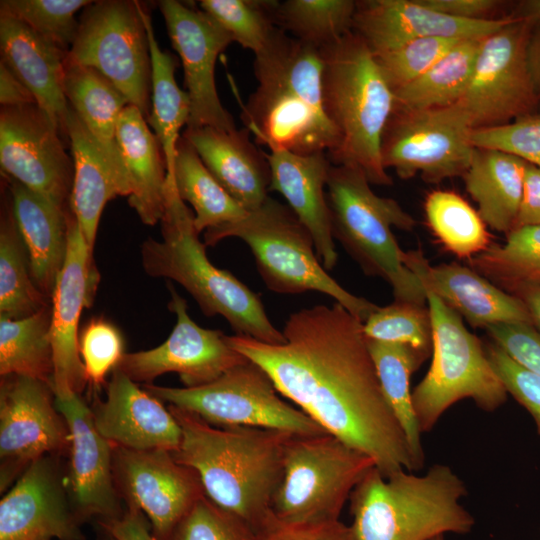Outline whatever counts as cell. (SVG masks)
<instances>
[{
  "mask_svg": "<svg viewBox=\"0 0 540 540\" xmlns=\"http://www.w3.org/2000/svg\"><path fill=\"white\" fill-rule=\"evenodd\" d=\"M282 333L281 344L236 334L228 342L327 433L370 456L384 476L415 471L383 395L363 322L335 302L291 314Z\"/></svg>",
  "mask_w": 540,
  "mask_h": 540,
  "instance_id": "6da1fadb",
  "label": "cell"
},
{
  "mask_svg": "<svg viewBox=\"0 0 540 540\" xmlns=\"http://www.w3.org/2000/svg\"><path fill=\"white\" fill-rule=\"evenodd\" d=\"M167 407L182 432L174 458L198 474L209 499L254 531L272 509L286 446L294 434L259 427H216L192 412Z\"/></svg>",
  "mask_w": 540,
  "mask_h": 540,
  "instance_id": "7a4b0ae2",
  "label": "cell"
},
{
  "mask_svg": "<svg viewBox=\"0 0 540 540\" xmlns=\"http://www.w3.org/2000/svg\"><path fill=\"white\" fill-rule=\"evenodd\" d=\"M253 68L258 86L241 117L256 142L269 150L332 155L339 135L324 108L321 51L279 29Z\"/></svg>",
  "mask_w": 540,
  "mask_h": 540,
  "instance_id": "3957f363",
  "label": "cell"
},
{
  "mask_svg": "<svg viewBox=\"0 0 540 540\" xmlns=\"http://www.w3.org/2000/svg\"><path fill=\"white\" fill-rule=\"evenodd\" d=\"M160 224L162 239L148 238L140 248L147 275L182 285L207 317L221 315L236 335L268 344L285 342L283 333L269 320L259 295L208 259L206 245L194 225V213L168 177Z\"/></svg>",
  "mask_w": 540,
  "mask_h": 540,
  "instance_id": "277c9868",
  "label": "cell"
},
{
  "mask_svg": "<svg viewBox=\"0 0 540 540\" xmlns=\"http://www.w3.org/2000/svg\"><path fill=\"white\" fill-rule=\"evenodd\" d=\"M464 481L446 464L422 475L399 470L387 476L374 466L349 502L355 540H430L446 533L468 534L473 515L461 505Z\"/></svg>",
  "mask_w": 540,
  "mask_h": 540,
  "instance_id": "5b68a950",
  "label": "cell"
},
{
  "mask_svg": "<svg viewBox=\"0 0 540 540\" xmlns=\"http://www.w3.org/2000/svg\"><path fill=\"white\" fill-rule=\"evenodd\" d=\"M320 51L324 108L339 135L338 148L328 158L334 165L361 169L371 184L391 185L381 142L394 110L393 89L353 30Z\"/></svg>",
  "mask_w": 540,
  "mask_h": 540,
  "instance_id": "8992f818",
  "label": "cell"
},
{
  "mask_svg": "<svg viewBox=\"0 0 540 540\" xmlns=\"http://www.w3.org/2000/svg\"><path fill=\"white\" fill-rule=\"evenodd\" d=\"M364 172L350 165H334L327 179V202L332 233L370 276L384 279L395 300L427 303L420 279L405 265V251L392 227L411 231L416 221L394 199L374 193Z\"/></svg>",
  "mask_w": 540,
  "mask_h": 540,
  "instance_id": "52a82bcc",
  "label": "cell"
},
{
  "mask_svg": "<svg viewBox=\"0 0 540 540\" xmlns=\"http://www.w3.org/2000/svg\"><path fill=\"white\" fill-rule=\"evenodd\" d=\"M229 237L249 246L261 278L273 292L317 291L333 298L363 323L378 308L344 289L327 273L310 232L288 205L268 196L241 220L204 232V244L214 246Z\"/></svg>",
  "mask_w": 540,
  "mask_h": 540,
  "instance_id": "ba28073f",
  "label": "cell"
},
{
  "mask_svg": "<svg viewBox=\"0 0 540 540\" xmlns=\"http://www.w3.org/2000/svg\"><path fill=\"white\" fill-rule=\"evenodd\" d=\"M426 296L432 321V362L412 391L421 433L430 432L460 400L471 399L483 411L493 412L508 396L480 340L437 296L427 290Z\"/></svg>",
  "mask_w": 540,
  "mask_h": 540,
  "instance_id": "9c48e42d",
  "label": "cell"
},
{
  "mask_svg": "<svg viewBox=\"0 0 540 540\" xmlns=\"http://www.w3.org/2000/svg\"><path fill=\"white\" fill-rule=\"evenodd\" d=\"M374 466L370 456L329 433L294 434L272 511L295 522L339 519L355 486Z\"/></svg>",
  "mask_w": 540,
  "mask_h": 540,
  "instance_id": "30bf717a",
  "label": "cell"
},
{
  "mask_svg": "<svg viewBox=\"0 0 540 540\" xmlns=\"http://www.w3.org/2000/svg\"><path fill=\"white\" fill-rule=\"evenodd\" d=\"M143 388L160 401L192 412L216 427H259L306 436L327 433L305 412L283 400L266 371L249 359L203 386L177 388L150 383Z\"/></svg>",
  "mask_w": 540,
  "mask_h": 540,
  "instance_id": "8fae6325",
  "label": "cell"
},
{
  "mask_svg": "<svg viewBox=\"0 0 540 540\" xmlns=\"http://www.w3.org/2000/svg\"><path fill=\"white\" fill-rule=\"evenodd\" d=\"M139 1H96L83 11L66 59L93 68L147 118L152 65Z\"/></svg>",
  "mask_w": 540,
  "mask_h": 540,
  "instance_id": "7c38bea8",
  "label": "cell"
},
{
  "mask_svg": "<svg viewBox=\"0 0 540 540\" xmlns=\"http://www.w3.org/2000/svg\"><path fill=\"white\" fill-rule=\"evenodd\" d=\"M473 127L461 102L425 110L394 109L381 142L384 168L402 179L429 183L463 176L475 147Z\"/></svg>",
  "mask_w": 540,
  "mask_h": 540,
  "instance_id": "4fadbf2b",
  "label": "cell"
},
{
  "mask_svg": "<svg viewBox=\"0 0 540 540\" xmlns=\"http://www.w3.org/2000/svg\"><path fill=\"white\" fill-rule=\"evenodd\" d=\"M531 25V21L513 16L482 39L471 81L460 100L473 129L503 125L537 113L527 60Z\"/></svg>",
  "mask_w": 540,
  "mask_h": 540,
  "instance_id": "5bb4252c",
  "label": "cell"
},
{
  "mask_svg": "<svg viewBox=\"0 0 540 540\" xmlns=\"http://www.w3.org/2000/svg\"><path fill=\"white\" fill-rule=\"evenodd\" d=\"M69 426L57 409L51 384L20 375L1 377L0 492H6L35 460L68 455Z\"/></svg>",
  "mask_w": 540,
  "mask_h": 540,
  "instance_id": "9a60e30c",
  "label": "cell"
},
{
  "mask_svg": "<svg viewBox=\"0 0 540 540\" xmlns=\"http://www.w3.org/2000/svg\"><path fill=\"white\" fill-rule=\"evenodd\" d=\"M169 309L176 324L159 346L125 353L117 368L136 383L150 384L160 375L174 372L185 387L209 384L231 368L248 360L228 342L222 331L200 327L190 317L186 300L173 286Z\"/></svg>",
  "mask_w": 540,
  "mask_h": 540,
  "instance_id": "2e32d148",
  "label": "cell"
},
{
  "mask_svg": "<svg viewBox=\"0 0 540 540\" xmlns=\"http://www.w3.org/2000/svg\"><path fill=\"white\" fill-rule=\"evenodd\" d=\"M113 473L127 507L146 516L159 540H167L195 502L206 495L198 474L165 449L114 446Z\"/></svg>",
  "mask_w": 540,
  "mask_h": 540,
  "instance_id": "e0dca14e",
  "label": "cell"
},
{
  "mask_svg": "<svg viewBox=\"0 0 540 540\" xmlns=\"http://www.w3.org/2000/svg\"><path fill=\"white\" fill-rule=\"evenodd\" d=\"M0 163L11 179L67 209L73 160L59 129L36 104L1 108Z\"/></svg>",
  "mask_w": 540,
  "mask_h": 540,
  "instance_id": "ac0fdd59",
  "label": "cell"
},
{
  "mask_svg": "<svg viewBox=\"0 0 540 540\" xmlns=\"http://www.w3.org/2000/svg\"><path fill=\"white\" fill-rule=\"evenodd\" d=\"M82 524L59 455L32 462L0 501V540H86Z\"/></svg>",
  "mask_w": 540,
  "mask_h": 540,
  "instance_id": "d6986e66",
  "label": "cell"
},
{
  "mask_svg": "<svg viewBox=\"0 0 540 540\" xmlns=\"http://www.w3.org/2000/svg\"><path fill=\"white\" fill-rule=\"evenodd\" d=\"M159 7L184 70L190 99L187 128L236 129L232 115L218 96L214 73L218 56L233 42L232 38L202 10L176 0H162Z\"/></svg>",
  "mask_w": 540,
  "mask_h": 540,
  "instance_id": "ffe728a7",
  "label": "cell"
},
{
  "mask_svg": "<svg viewBox=\"0 0 540 540\" xmlns=\"http://www.w3.org/2000/svg\"><path fill=\"white\" fill-rule=\"evenodd\" d=\"M98 281L93 251L69 211L67 255L51 297L52 388L55 395H81L87 385L79 353L78 326L82 311L92 304Z\"/></svg>",
  "mask_w": 540,
  "mask_h": 540,
  "instance_id": "44dd1931",
  "label": "cell"
},
{
  "mask_svg": "<svg viewBox=\"0 0 540 540\" xmlns=\"http://www.w3.org/2000/svg\"><path fill=\"white\" fill-rule=\"evenodd\" d=\"M55 402L70 430L67 483L78 517L82 523L121 517L122 498L113 473L114 445L99 433L80 394L55 395Z\"/></svg>",
  "mask_w": 540,
  "mask_h": 540,
  "instance_id": "7402d4cb",
  "label": "cell"
},
{
  "mask_svg": "<svg viewBox=\"0 0 540 540\" xmlns=\"http://www.w3.org/2000/svg\"><path fill=\"white\" fill-rule=\"evenodd\" d=\"M512 17L465 20L437 12L419 0H363L356 1L352 30L377 54L421 38H485Z\"/></svg>",
  "mask_w": 540,
  "mask_h": 540,
  "instance_id": "603a6c76",
  "label": "cell"
},
{
  "mask_svg": "<svg viewBox=\"0 0 540 540\" xmlns=\"http://www.w3.org/2000/svg\"><path fill=\"white\" fill-rule=\"evenodd\" d=\"M89 407L97 430L114 446L174 452L180 445L181 428L168 407L118 368L107 383L106 398L95 396Z\"/></svg>",
  "mask_w": 540,
  "mask_h": 540,
  "instance_id": "cb8c5ba5",
  "label": "cell"
},
{
  "mask_svg": "<svg viewBox=\"0 0 540 540\" xmlns=\"http://www.w3.org/2000/svg\"><path fill=\"white\" fill-rule=\"evenodd\" d=\"M405 265L432 292L473 327L528 323L531 317L516 296L458 263L431 266L419 250L405 252Z\"/></svg>",
  "mask_w": 540,
  "mask_h": 540,
  "instance_id": "d4e9b609",
  "label": "cell"
},
{
  "mask_svg": "<svg viewBox=\"0 0 540 540\" xmlns=\"http://www.w3.org/2000/svg\"><path fill=\"white\" fill-rule=\"evenodd\" d=\"M270 166L269 191L280 193L310 232L316 254L326 271L338 259L331 214L325 193L332 165L326 153L295 154L283 149L265 152Z\"/></svg>",
  "mask_w": 540,
  "mask_h": 540,
  "instance_id": "484cf974",
  "label": "cell"
},
{
  "mask_svg": "<svg viewBox=\"0 0 540 540\" xmlns=\"http://www.w3.org/2000/svg\"><path fill=\"white\" fill-rule=\"evenodd\" d=\"M218 183L247 211L266 200L270 166L265 151L250 139V131L210 126L186 128L182 135Z\"/></svg>",
  "mask_w": 540,
  "mask_h": 540,
  "instance_id": "4316f807",
  "label": "cell"
},
{
  "mask_svg": "<svg viewBox=\"0 0 540 540\" xmlns=\"http://www.w3.org/2000/svg\"><path fill=\"white\" fill-rule=\"evenodd\" d=\"M1 62L32 93L36 105L64 132L69 103L64 94L67 52L18 19L0 14Z\"/></svg>",
  "mask_w": 540,
  "mask_h": 540,
  "instance_id": "83f0119b",
  "label": "cell"
},
{
  "mask_svg": "<svg viewBox=\"0 0 540 540\" xmlns=\"http://www.w3.org/2000/svg\"><path fill=\"white\" fill-rule=\"evenodd\" d=\"M11 211L31 274L51 299L68 248V211L10 178Z\"/></svg>",
  "mask_w": 540,
  "mask_h": 540,
  "instance_id": "f1b7e54d",
  "label": "cell"
},
{
  "mask_svg": "<svg viewBox=\"0 0 540 540\" xmlns=\"http://www.w3.org/2000/svg\"><path fill=\"white\" fill-rule=\"evenodd\" d=\"M117 139L130 186L128 203L144 224L155 225L164 212L167 179L161 144L131 104L119 115Z\"/></svg>",
  "mask_w": 540,
  "mask_h": 540,
  "instance_id": "f546056e",
  "label": "cell"
},
{
  "mask_svg": "<svg viewBox=\"0 0 540 540\" xmlns=\"http://www.w3.org/2000/svg\"><path fill=\"white\" fill-rule=\"evenodd\" d=\"M63 88L69 105L93 137L128 198L130 186L117 139L118 118L128 100L98 71L66 58Z\"/></svg>",
  "mask_w": 540,
  "mask_h": 540,
  "instance_id": "4dcf8cb0",
  "label": "cell"
},
{
  "mask_svg": "<svg viewBox=\"0 0 540 540\" xmlns=\"http://www.w3.org/2000/svg\"><path fill=\"white\" fill-rule=\"evenodd\" d=\"M63 133L70 142L74 168L68 204L93 251L102 211L108 201L124 196L123 191L93 137L70 105Z\"/></svg>",
  "mask_w": 540,
  "mask_h": 540,
  "instance_id": "1f68e13d",
  "label": "cell"
},
{
  "mask_svg": "<svg viewBox=\"0 0 540 540\" xmlns=\"http://www.w3.org/2000/svg\"><path fill=\"white\" fill-rule=\"evenodd\" d=\"M527 162L491 149L475 148L462 176L478 213L492 230L506 235L514 229L524 188Z\"/></svg>",
  "mask_w": 540,
  "mask_h": 540,
  "instance_id": "d6a6232c",
  "label": "cell"
},
{
  "mask_svg": "<svg viewBox=\"0 0 540 540\" xmlns=\"http://www.w3.org/2000/svg\"><path fill=\"white\" fill-rule=\"evenodd\" d=\"M140 12L147 32L152 65L151 112L146 121L161 144L167 177L172 178L180 130L187 125L190 115V99L176 82L175 57L159 47L150 14L142 4Z\"/></svg>",
  "mask_w": 540,
  "mask_h": 540,
  "instance_id": "836d02e7",
  "label": "cell"
},
{
  "mask_svg": "<svg viewBox=\"0 0 540 540\" xmlns=\"http://www.w3.org/2000/svg\"><path fill=\"white\" fill-rule=\"evenodd\" d=\"M170 179L174 180L179 197L192 206L198 233L219 229L241 220L248 213L218 183L183 136L177 144Z\"/></svg>",
  "mask_w": 540,
  "mask_h": 540,
  "instance_id": "e575fe53",
  "label": "cell"
},
{
  "mask_svg": "<svg viewBox=\"0 0 540 540\" xmlns=\"http://www.w3.org/2000/svg\"><path fill=\"white\" fill-rule=\"evenodd\" d=\"M482 39L459 41L424 74L394 90V109L425 110L459 102L471 81Z\"/></svg>",
  "mask_w": 540,
  "mask_h": 540,
  "instance_id": "d590c367",
  "label": "cell"
},
{
  "mask_svg": "<svg viewBox=\"0 0 540 540\" xmlns=\"http://www.w3.org/2000/svg\"><path fill=\"white\" fill-rule=\"evenodd\" d=\"M385 400L399 423L415 471L425 463L421 430L413 406L410 378L424 361L409 347L367 339Z\"/></svg>",
  "mask_w": 540,
  "mask_h": 540,
  "instance_id": "8d00e7d4",
  "label": "cell"
},
{
  "mask_svg": "<svg viewBox=\"0 0 540 540\" xmlns=\"http://www.w3.org/2000/svg\"><path fill=\"white\" fill-rule=\"evenodd\" d=\"M51 306L22 319L0 316V375H20L51 384Z\"/></svg>",
  "mask_w": 540,
  "mask_h": 540,
  "instance_id": "74e56055",
  "label": "cell"
},
{
  "mask_svg": "<svg viewBox=\"0 0 540 540\" xmlns=\"http://www.w3.org/2000/svg\"><path fill=\"white\" fill-rule=\"evenodd\" d=\"M49 300L33 280L12 211H6L0 228V316L29 317L50 306Z\"/></svg>",
  "mask_w": 540,
  "mask_h": 540,
  "instance_id": "f35d334b",
  "label": "cell"
},
{
  "mask_svg": "<svg viewBox=\"0 0 540 540\" xmlns=\"http://www.w3.org/2000/svg\"><path fill=\"white\" fill-rule=\"evenodd\" d=\"M424 210L434 235L459 258L474 257L490 246V234L485 222L456 192H430L425 199Z\"/></svg>",
  "mask_w": 540,
  "mask_h": 540,
  "instance_id": "ab89813d",
  "label": "cell"
},
{
  "mask_svg": "<svg viewBox=\"0 0 540 540\" xmlns=\"http://www.w3.org/2000/svg\"><path fill=\"white\" fill-rule=\"evenodd\" d=\"M356 1L286 0L277 2V26L317 49L325 48L352 31Z\"/></svg>",
  "mask_w": 540,
  "mask_h": 540,
  "instance_id": "60d3db41",
  "label": "cell"
},
{
  "mask_svg": "<svg viewBox=\"0 0 540 540\" xmlns=\"http://www.w3.org/2000/svg\"><path fill=\"white\" fill-rule=\"evenodd\" d=\"M470 265L500 288L540 279V224L513 229L504 244H490Z\"/></svg>",
  "mask_w": 540,
  "mask_h": 540,
  "instance_id": "b9f144b4",
  "label": "cell"
},
{
  "mask_svg": "<svg viewBox=\"0 0 540 540\" xmlns=\"http://www.w3.org/2000/svg\"><path fill=\"white\" fill-rule=\"evenodd\" d=\"M278 1L201 0L202 11L211 16L243 48L261 52L280 29L275 21Z\"/></svg>",
  "mask_w": 540,
  "mask_h": 540,
  "instance_id": "7bdbcfd3",
  "label": "cell"
},
{
  "mask_svg": "<svg viewBox=\"0 0 540 540\" xmlns=\"http://www.w3.org/2000/svg\"><path fill=\"white\" fill-rule=\"evenodd\" d=\"M363 331L367 339L405 345L424 361L432 352V321L426 304L395 300L378 307L363 323Z\"/></svg>",
  "mask_w": 540,
  "mask_h": 540,
  "instance_id": "ee69618b",
  "label": "cell"
},
{
  "mask_svg": "<svg viewBox=\"0 0 540 540\" xmlns=\"http://www.w3.org/2000/svg\"><path fill=\"white\" fill-rule=\"evenodd\" d=\"M92 3L88 0H2L0 14L18 19L68 52L79 27L75 14Z\"/></svg>",
  "mask_w": 540,
  "mask_h": 540,
  "instance_id": "f6af8a7d",
  "label": "cell"
},
{
  "mask_svg": "<svg viewBox=\"0 0 540 540\" xmlns=\"http://www.w3.org/2000/svg\"><path fill=\"white\" fill-rule=\"evenodd\" d=\"M459 41L440 37L421 38L373 54L394 91L424 74Z\"/></svg>",
  "mask_w": 540,
  "mask_h": 540,
  "instance_id": "bcb514c9",
  "label": "cell"
},
{
  "mask_svg": "<svg viewBox=\"0 0 540 540\" xmlns=\"http://www.w3.org/2000/svg\"><path fill=\"white\" fill-rule=\"evenodd\" d=\"M125 344L122 333L111 322L91 319L79 334V353L87 384L97 391L106 383L123 358Z\"/></svg>",
  "mask_w": 540,
  "mask_h": 540,
  "instance_id": "7dc6e473",
  "label": "cell"
},
{
  "mask_svg": "<svg viewBox=\"0 0 540 540\" xmlns=\"http://www.w3.org/2000/svg\"><path fill=\"white\" fill-rule=\"evenodd\" d=\"M253 537L250 526L204 495L179 521L167 540H253Z\"/></svg>",
  "mask_w": 540,
  "mask_h": 540,
  "instance_id": "c3c4849f",
  "label": "cell"
},
{
  "mask_svg": "<svg viewBox=\"0 0 540 540\" xmlns=\"http://www.w3.org/2000/svg\"><path fill=\"white\" fill-rule=\"evenodd\" d=\"M471 140L475 148L501 151L540 167V114L473 129Z\"/></svg>",
  "mask_w": 540,
  "mask_h": 540,
  "instance_id": "681fc988",
  "label": "cell"
},
{
  "mask_svg": "<svg viewBox=\"0 0 540 540\" xmlns=\"http://www.w3.org/2000/svg\"><path fill=\"white\" fill-rule=\"evenodd\" d=\"M484 348L507 393L529 412L540 435V376L515 362L495 343Z\"/></svg>",
  "mask_w": 540,
  "mask_h": 540,
  "instance_id": "f907efd6",
  "label": "cell"
},
{
  "mask_svg": "<svg viewBox=\"0 0 540 540\" xmlns=\"http://www.w3.org/2000/svg\"><path fill=\"white\" fill-rule=\"evenodd\" d=\"M253 540H355L351 526L340 519L287 521L271 509L254 530Z\"/></svg>",
  "mask_w": 540,
  "mask_h": 540,
  "instance_id": "816d5d0a",
  "label": "cell"
},
{
  "mask_svg": "<svg viewBox=\"0 0 540 540\" xmlns=\"http://www.w3.org/2000/svg\"><path fill=\"white\" fill-rule=\"evenodd\" d=\"M486 331L515 362L540 376V332L532 324L500 323Z\"/></svg>",
  "mask_w": 540,
  "mask_h": 540,
  "instance_id": "f5cc1de1",
  "label": "cell"
},
{
  "mask_svg": "<svg viewBox=\"0 0 540 540\" xmlns=\"http://www.w3.org/2000/svg\"><path fill=\"white\" fill-rule=\"evenodd\" d=\"M98 524L116 540H159L146 516L134 507H127L117 519L98 521Z\"/></svg>",
  "mask_w": 540,
  "mask_h": 540,
  "instance_id": "db71d44e",
  "label": "cell"
},
{
  "mask_svg": "<svg viewBox=\"0 0 540 540\" xmlns=\"http://www.w3.org/2000/svg\"><path fill=\"white\" fill-rule=\"evenodd\" d=\"M423 5L442 14L465 20H487L502 5L497 0H419Z\"/></svg>",
  "mask_w": 540,
  "mask_h": 540,
  "instance_id": "11a10c76",
  "label": "cell"
},
{
  "mask_svg": "<svg viewBox=\"0 0 540 540\" xmlns=\"http://www.w3.org/2000/svg\"><path fill=\"white\" fill-rule=\"evenodd\" d=\"M537 224H540V167L527 163L523 196L514 229Z\"/></svg>",
  "mask_w": 540,
  "mask_h": 540,
  "instance_id": "9f6ffc18",
  "label": "cell"
},
{
  "mask_svg": "<svg viewBox=\"0 0 540 540\" xmlns=\"http://www.w3.org/2000/svg\"><path fill=\"white\" fill-rule=\"evenodd\" d=\"M0 103L2 107L34 105L32 93L0 62Z\"/></svg>",
  "mask_w": 540,
  "mask_h": 540,
  "instance_id": "6f0895ef",
  "label": "cell"
},
{
  "mask_svg": "<svg viewBox=\"0 0 540 540\" xmlns=\"http://www.w3.org/2000/svg\"><path fill=\"white\" fill-rule=\"evenodd\" d=\"M525 305L532 325L540 332V279L526 280L504 288Z\"/></svg>",
  "mask_w": 540,
  "mask_h": 540,
  "instance_id": "680465c9",
  "label": "cell"
},
{
  "mask_svg": "<svg viewBox=\"0 0 540 540\" xmlns=\"http://www.w3.org/2000/svg\"><path fill=\"white\" fill-rule=\"evenodd\" d=\"M527 60L537 97V114H540V19L532 22L529 31Z\"/></svg>",
  "mask_w": 540,
  "mask_h": 540,
  "instance_id": "91938a15",
  "label": "cell"
},
{
  "mask_svg": "<svg viewBox=\"0 0 540 540\" xmlns=\"http://www.w3.org/2000/svg\"><path fill=\"white\" fill-rule=\"evenodd\" d=\"M513 16L531 22L540 19V0H528L521 2Z\"/></svg>",
  "mask_w": 540,
  "mask_h": 540,
  "instance_id": "94428289",
  "label": "cell"
},
{
  "mask_svg": "<svg viewBox=\"0 0 540 540\" xmlns=\"http://www.w3.org/2000/svg\"><path fill=\"white\" fill-rule=\"evenodd\" d=\"M105 533H106V532H105ZM102 540H116V539L113 538V537H112L111 535H109L108 533H106Z\"/></svg>",
  "mask_w": 540,
  "mask_h": 540,
  "instance_id": "6125c7cd",
  "label": "cell"
},
{
  "mask_svg": "<svg viewBox=\"0 0 540 540\" xmlns=\"http://www.w3.org/2000/svg\"><path fill=\"white\" fill-rule=\"evenodd\" d=\"M430 540H445V538H444V535H440V536L434 537V538H432Z\"/></svg>",
  "mask_w": 540,
  "mask_h": 540,
  "instance_id": "be15d7a7",
  "label": "cell"
}]
</instances>
